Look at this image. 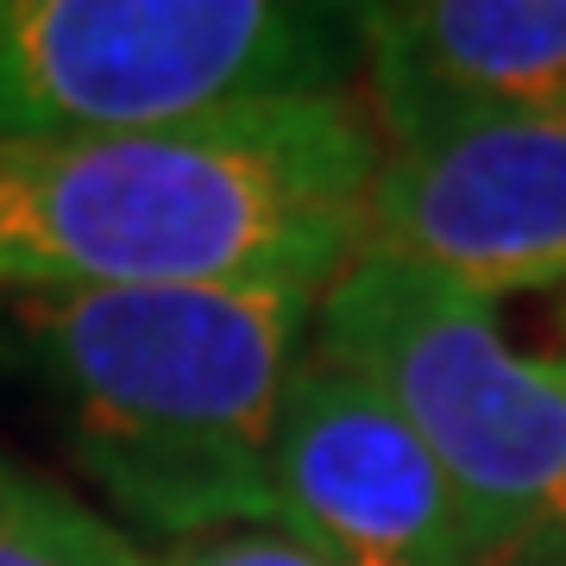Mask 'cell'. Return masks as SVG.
Returning <instances> with one entry per match:
<instances>
[{"instance_id": "5b68a950", "label": "cell", "mask_w": 566, "mask_h": 566, "mask_svg": "<svg viewBox=\"0 0 566 566\" xmlns=\"http://www.w3.org/2000/svg\"><path fill=\"white\" fill-rule=\"evenodd\" d=\"M271 528L322 566H485L422 434L327 359H303L283 390Z\"/></svg>"}, {"instance_id": "6da1fadb", "label": "cell", "mask_w": 566, "mask_h": 566, "mask_svg": "<svg viewBox=\"0 0 566 566\" xmlns=\"http://www.w3.org/2000/svg\"><path fill=\"white\" fill-rule=\"evenodd\" d=\"M378 133L303 95L126 139H0V296L327 283L365 245Z\"/></svg>"}, {"instance_id": "52a82bcc", "label": "cell", "mask_w": 566, "mask_h": 566, "mask_svg": "<svg viewBox=\"0 0 566 566\" xmlns=\"http://www.w3.org/2000/svg\"><path fill=\"white\" fill-rule=\"evenodd\" d=\"M359 32L385 145L566 114V0H397Z\"/></svg>"}, {"instance_id": "3957f363", "label": "cell", "mask_w": 566, "mask_h": 566, "mask_svg": "<svg viewBox=\"0 0 566 566\" xmlns=\"http://www.w3.org/2000/svg\"><path fill=\"white\" fill-rule=\"evenodd\" d=\"M322 353L403 416L472 516L485 566H566V346L491 296L359 245L315 308Z\"/></svg>"}, {"instance_id": "8992f818", "label": "cell", "mask_w": 566, "mask_h": 566, "mask_svg": "<svg viewBox=\"0 0 566 566\" xmlns=\"http://www.w3.org/2000/svg\"><path fill=\"white\" fill-rule=\"evenodd\" d=\"M365 245L472 296L510 303L566 283V114L479 120L385 145Z\"/></svg>"}, {"instance_id": "7a4b0ae2", "label": "cell", "mask_w": 566, "mask_h": 566, "mask_svg": "<svg viewBox=\"0 0 566 566\" xmlns=\"http://www.w3.org/2000/svg\"><path fill=\"white\" fill-rule=\"evenodd\" d=\"M327 290L189 283L13 303L82 479L126 542L271 528V434Z\"/></svg>"}, {"instance_id": "9c48e42d", "label": "cell", "mask_w": 566, "mask_h": 566, "mask_svg": "<svg viewBox=\"0 0 566 566\" xmlns=\"http://www.w3.org/2000/svg\"><path fill=\"white\" fill-rule=\"evenodd\" d=\"M158 566H322V560H308L303 547L283 542V535H221V542L182 547L177 560Z\"/></svg>"}, {"instance_id": "277c9868", "label": "cell", "mask_w": 566, "mask_h": 566, "mask_svg": "<svg viewBox=\"0 0 566 566\" xmlns=\"http://www.w3.org/2000/svg\"><path fill=\"white\" fill-rule=\"evenodd\" d=\"M359 57V7L0 0V139H126L346 95Z\"/></svg>"}, {"instance_id": "ba28073f", "label": "cell", "mask_w": 566, "mask_h": 566, "mask_svg": "<svg viewBox=\"0 0 566 566\" xmlns=\"http://www.w3.org/2000/svg\"><path fill=\"white\" fill-rule=\"evenodd\" d=\"M0 566H158L126 542L102 510H88L32 465L0 453Z\"/></svg>"}]
</instances>
